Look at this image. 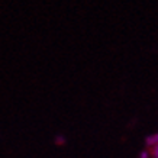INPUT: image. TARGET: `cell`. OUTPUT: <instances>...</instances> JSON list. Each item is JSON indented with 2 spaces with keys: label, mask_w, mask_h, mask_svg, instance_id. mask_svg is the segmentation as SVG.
Wrapping results in <instances>:
<instances>
[{
  "label": "cell",
  "mask_w": 158,
  "mask_h": 158,
  "mask_svg": "<svg viewBox=\"0 0 158 158\" xmlns=\"http://www.w3.org/2000/svg\"><path fill=\"white\" fill-rule=\"evenodd\" d=\"M155 145H158V134L151 135V136L147 138V147H151V148H152Z\"/></svg>",
  "instance_id": "6da1fadb"
},
{
  "label": "cell",
  "mask_w": 158,
  "mask_h": 158,
  "mask_svg": "<svg viewBox=\"0 0 158 158\" xmlns=\"http://www.w3.org/2000/svg\"><path fill=\"white\" fill-rule=\"evenodd\" d=\"M151 155H152V158H158V145H155V147H152V151H151Z\"/></svg>",
  "instance_id": "7a4b0ae2"
},
{
  "label": "cell",
  "mask_w": 158,
  "mask_h": 158,
  "mask_svg": "<svg viewBox=\"0 0 158 158\" xmlns=\"http://www.w3.org/2000/svg\"><path fill=\"white\" fill-rule=\"evenodd\" d=\"M148 157H149L148 151H144V152H141V158H148Z\"/></svg>",
  "instance_id": "3957f363"
}]
</instances>
